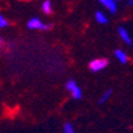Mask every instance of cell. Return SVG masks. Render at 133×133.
Segmentation results:
<instances>
[{
	"instance_id": "obj_12",
	"label": "cell",
	"mask_w": 133,
	"mask_h": 133,
	"mask_svg": "<svg viewBox=\"0 0 133 133\" xmlns=\"http://www.w3.org/2000/svg\"><path fill=\"white\" fill-rule=\"evenodd\" d=\"M127 6H133V0H131V1H127Z\"/></svg>"
},
{
	"instance_id": "obj_7",
	"label": "cell",
	"mask_w": 133,
	"mask_h": 133,
	"mask_svg": "<svg viewBox=\"0 0 133 133\" xmlns=\"http://www.w3.org/2000/svg\"><path fill=\"white\" fill-rule=\"evenodd\" d=\"M95 19H96V22L98 24H105V23L108 22V17L102 11H96L95 12Z\"/></svg>"
},
{
	"instance_id": "obj_4",
	"label": "cell",
	"mask_w": 133,
	"mask_h": 133,
	"mask_svg": "<svg viewBox=\"0 0 133 133\" xmlns=\"http://www.w3.org/2000/svg\"><path fill=\"white\" fill-rule=\"evenodd\" d=\"M99 4H101L108 12L113 13V15L118 12L119 5H118V1H115V0H101Z\"/></svg>"
},
{
	"instance_id": "obj_9",
	"label": "cell",
	"mask_w": 133,
	"mask_h": 133,
	"mask_svg": "<svg viewBox=\"0 0 133 133\" xmlns=\"http://www.w3.org/2000/svg\"><path fill=\"white\" fill-rule=\"evenodd\" d=\"M110 96H111V90H107L104 94H102V96H101V98H99L98 103H101V104L105 103L109 98H110Z\"/></svg>"
},
{
	"instance_id": "obj_3",
	"label": "cell",
	"mask_w": 133,
	"mask_h": 133,
	"mask_svg": "<svg viewBox=\"0 0 133 133\" xmlns=\"http://www.w3.org/2000/svg\"><path fill=\"white\" fill-rule=\"evenodd\" d=\"M107 66H108V60L103 59V58L95 59V60H92V61H90V64H89V68L92 72H101L102 70H104Z\"/></svg>"
},
{
	"instance_id": "obj_6",
	"label": "cell",
	"mask_w": 133,
	"mask_h": 133,
	"mask_svg": "<svg viewBox=\"0 0 133 133\" xmlns=\"http://www.w3.org/2000/svg\"><path fill=\"white\" fill-rule=\"evenodd\" d=\"M114 55H115V58H116V60H118L120 64H122V65H125V64L128 62V55H127V53L125 52V50L116 49L114 52Z\"/></svg>"
},
{
	"instance_id": "obj_13",
	"label": "cell",
	"mask_w": 133,
	"mask_h": 133,
	"mask_svg": "<svg viewBox=\"0 0 133 133\" xmlns=\"http://www.w3.org/2000/svg\"><path fill=\"white\" fill-rule=\"evenodd\" d=\"M1 47H3V38L0 37V48H1Z\"/></svg>"
},
{
	"instance_id": "obj_10",
	"label": "cell",
	"mask_w": 133,
	"mask_h": 133,
	"mask_svg": "<svg viewBox=\"0 0 133 133\" xmlns=\"http://www.w3.org/2000/svg\"><path fill=\"white\" fill-rule=\"evenodd\" d=\"M64 133H76L74 132L73 125L70 124V122H66V124L64 125Z\"/></svg>"
},
{
	"instance_id": "obj_11",
	"label": "cell",
	"mask_w": 133,
	"mask_h": 133,
	"mask_svg": "<svg viewBox=\"0 0 133 133\" xmlns=\"http://www.w3.org/2000/svg\"><path fill=\"white\" fill-rule=\"evenodd\" d=\"M7 25H9V21H7L3 15H0V29L6 28Z\"/></svg>"
},
{
	"instance_id": "obj_8",
	"label": "cell",
	"mask_w": 133,
	"mask_h": 133,
	"mask_svg": "<svg viewBox=\"0 0 133 133\" xmlns=\"http://www.w3.org/2000/svg\"><path fill=\"white\" fill-rule=\"evenodd\" d=\"M41 9H42V12L44 15H50L53 12V5H52V1L49 0H44L42 5H41Z\"/></svg>"
},
{
	"instance_id": "obj_2",
	"label": "cell",
	"mask_w": 133,
	"mask_h": 133,
	"mask_svg": "<svg viewBox=\"0 0 133 133\" xmlns=\"http://www.w3.org/2000/svg\"><path fill=\"white\" fill-rule=\"evenodd\" d=\"M28 28L30 30H48L50 29V24H46L37 17H32L28 21Z\"/></svg>"
},
{
	"instance_id": "obj_5",
	"label": "cell",
	"mask_w": 133,
	"mask_h": 133,
	"mask_svg": "<svg viewBox=\"0 0 133 133\" xmlns=\"http://www.w3.org/2000/svg\"><path fill=\"white\" fill-rule=\"evenodd\" d=\"M118 34H119V36H120L121 41H122L125 44H127V46H131V44H132V42H133L132 36L130 35V32H128V30H127L126 28L120 26V28L118 29Z\"/></svg>"
},
{
	"instance_id": "obj_1",
	"label": "cell",
	"mask_w": 133,
	"mask_h": 133,
	"mask_svg": "<svg viewBox=\"0 0 133 133\" xmlns=\"http://www.w3.org/2000/svg\"><path fill=\"white\" fill-rule=\"evenodd\" d=\"M66 90H67L68 92H70V95L72 96V98L74 99H81L82 97H83V92H82V89L79 88V85L77 84V82L76 81H68L67 83H66L65 85Z\"/></svg>"
}]
</instances>
